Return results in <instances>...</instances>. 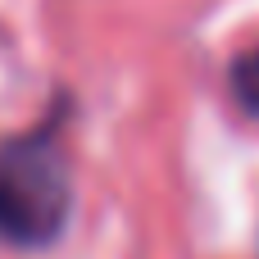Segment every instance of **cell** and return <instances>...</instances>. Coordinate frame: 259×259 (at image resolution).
I'll list each match as a JSON object with an SVG mask.
<instances>
[{
	"label": "cell",
	"instance_id": "1",
	"mask_svg": "<svg viewBox=\"0 0 259 259\" xmlns=\"http://www.w3.org/2000/svg\"><path fill=\"white\" fill-rule=\"evenodd\" d=\"M73 214V182L50 137L0 146V241L36 250L59 241Z\"/></svg>",
	"mask_w": 259,
	"mask_h": 259
}]
</instances>
